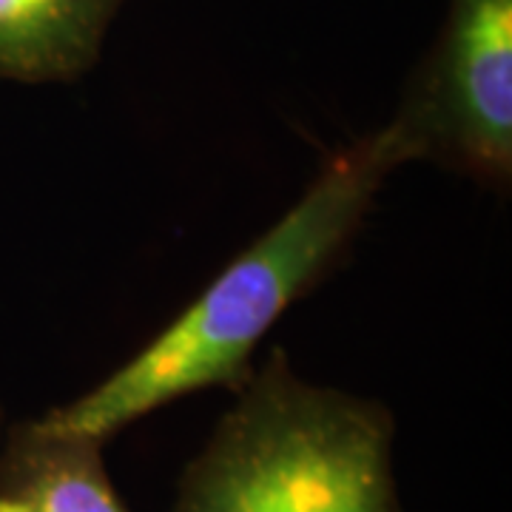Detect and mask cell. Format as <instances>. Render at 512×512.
Segmentation results:
<instances>
[{
  "mask_svg": "<svg viewBox=\"0 0 512 512\" xmlns=\"http://www.w3.org/2000/svg\"><path fill=\"white\" fill-rule=\"evenodd\" d=\"M0 433H3V407H0Z\"/></svg>",
  "mask_w": 512,
  "mask_h": 512,
  "instance_id": "cell-6",
  "label": "cell"
},
{
  "mask_svg": "<svg viewBox=\"0 0 512 512\" xmlns=\"http://www.w3.org/2000/svg\"><path fill=\"white\" fill-rule=\"evenodd\" d=\"M399 163L433 160L507 191L512 180V0H450L439 43L387 123Z\"/></svg>",
  "mask_w": 512,
  "mask_h": 512,
  "instance_id": "cell-3",
  "label": "cell"
},
{
  "mask_svg": "<svg viewBox=\"0 0 512 512\" xmlns=\"http://www.w3.org/2000/svg\"><path fill=\"white\" fill-rule=\"evenodd\" d=\"M123 0H0V80L66 83L89 72Z\"/></svg>",
  "mask_w": 512,
  "mask_h": 512,
  "instance_id": "cell-5",
  "label": "cell"
},
{
  "mask_svg": "<svg viewBox=\"0 0 512 512\" xmlns=\"http://www.w3.org/2000/svg\"><path fill=\"white\" fill-rule=\"evenodd\" d=\"M0 512H128L103 441L43 419L12 424L0 444Z\"/></svg>",
  "mask_w": 512,
  "mask_h": 512,
  "instance_id": "cell-4",
  "label": "cell"
},
{
  "mask_svg": "<svg viewBox=\"0 0 512 512\" xmlns=\"http://www.w3.org/2000/svg\"><path fill=\"white\" fill-rule=\"evenodd\" d=\"M183 473L174 512H402L393 416L274 350Z\"/></svg>",
  "mask_w": 512,
  "mask_h": 512,
  "instance_id": "cell-2",
  "label": "cell"
},
{
  "mask_svg": "<svg viewBox=\"0 0 512 512\" xmlns=\"http://www.w3.org/2000/svg\"><path fill=\"white\" fill-rule=\"evenodd\" d=\"M402 163L384 128L342 148L305 194L126 365L89 393L49 410L60 430L106 441L128 424L200 390L237 393L279 316L342 262Z\"/></svg>",
  "mask_w": 512,
  "mask_h": 512,
  "instance_id": "cell-1",
  "label": "cell"
}]
</instances>
